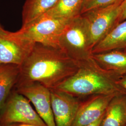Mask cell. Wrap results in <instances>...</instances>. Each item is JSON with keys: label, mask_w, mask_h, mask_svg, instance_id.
Masks as SVG:
<instances>
[{"label": "cell", "mask_w": 126, "mask_h": 126, "mask_svg": "<svg viewBox=\"0 0 126 126\" xmlns=\"http://www.w3.org/2000/svg\"><path fill=\"white\" fill-rule=\"evenodd\" d=\"M20 66L16 87L38 82L50 90L72 76L78 69V63L59 47L36 43Z\"/></svg>", "instance_id": "cell-1"}, {"label": "cell", "mask_w": 126, "mask_h": 126, "mask_svg": "<svg viewBox=\"0 0 126 126\" xmlns=\"http://www.w3.org/2000/svg\"><path fill=\"white\" fill-rule=\"evenodd\" d=\"M36 43L8 32L0 26V64L21 65Z\"/></svg>", "instance_id": "cell-7"}, {"label": "cell", "mask_w": 126, "mask_h": 126, "mask_svg": "<svg viewBox=\"0 0 126 126\" xmlns=\"http://www.w3.org/2000/svg\"><path fill=\"white\" fill-rule=\"evenodd\" d=\"M85 0H84V1H85Z\"/></svg>", "instance_id": "cell-25"}, {"label": "cell", "mask_w": 126, "mask_h": 126, "mask_svg": "<svg viewBox=\"0 0 126 126\" xmlns=\"http://www.w3.org/2000/svg\"><path fill=\"white\" fill-rule=\"evenodd\" d=\"M0 26H1V25H0Z\"/></svg>", "instance_id": "cell-24"}, {"label": "cell", "mask_w": 126, "mask_h": 126, "mask_svg": "<svg viewBox=\"0 0 126 126\" xmlns=\"http://www.w3.org/2000/svg\"><path fill=\"white\" fill-rule=\"evenodd\" d=\"M59 47L77 62L92 57L93 46L89 26L83 15L72 19L68 23L60 37Z\"/></svg>", "instance_id": "cell-3"}, {"label": "cell", "mask_w": 126, "mask_h": 126, "mask_svg": "<svg viewBox=\"0 0 126 126\" xmlns=\"http://www.w3.org/2000/svg\"><path fill=\"white\" fill-rule=\"evenodd\" d=\"M126 19V0H122L120 7V13L117 24Z\"/></svg>", "instance_id": "cell-18"}, {"label": "cell", "mask_w": 126, "mask_h": 126, "mask_svg": "<svg viewBox=\"0 0 126 126\" xmlns=\"http://www.w3.org/2000/svg\"><path fill=\"white\" fill-rule=\"evenodd\" d=\"M84 1V0H59L45 14L55 18L72 20L81 15Z\"/></svg>", "instance_id": "cell-15"}, {"label": "cell", "mask_w": 126, "mask_h": 126, "mask_svg": "<svg viewBox=\"0 0 126 126\" xmlns=\"http://www.w3.org/2000/svg\"><path fill=\"white\" fill-rule=\"evenodd\" d=\"M122 1L81 14L88 24L93 48L117 25Z\"/></svg>", "instance_id": "cell-6"}, {"label": "cell", "mask_w": 126, "mask_h": 126, "mask_svg": "<svg viewBox=\"0 0 126 126\" xmlns=\"http://www.w3.org/2000/svg\"><path fill=\"white\" fill-rule=\"evenodd\" d=\"M100 126H126V94L115 95L106 109Z\"/></svg>", "instance_id": "cell-13"}, {"label": "cell", "mask_w": 126, "mask_h": 126, "mask_svg": "<svg viewBox=\"0 0 126 126\" xmlns=\"http://www.w3.org/2000/svg\"><path fill=\"white\" fill-rule=\"evenodd\" d=\"M126 49V19L119 23L103 39L95 46L93 54Z\"/></svg>", "instance_id": "cell-12"}, {"label": "cell", "mask_w": 126, "mask_h": 126, "mask_svg": "<svg viewBox=\"0 0 126 126\" xmlns=\"http://www.w3.org/2000/svg\"><path fill=\"white\" fill-rule=\"evenodd\" d=\"M71 20L55 18L44 14L15 32L33 43L59 47L60 37Z\"/></svg>", "instance_id": "cell-4"}, {"label": "cell", "mask_w": 126, "mask_h": 126, "mask_svg": "<svg viewBox=\"0 0 126 126\" xmlns=\"http://www.w3.org/2000/svg\"><path fill=\"white\" fill-rule=\"evenodd\" d=\"M122 0H86L84 1L81 15L92 9L113 4Z\"/></svg>", "instance_id": "cell-17"}, {"label": "cell", "mask_w": 126, "mask_h": 126, "mask_svg": "<svg viewBox=\"0 0 126 126\" xmlns=\"http://www.w3.org/2000/svg\"><path fill=\"white\" fill-rule=\"evenodd\" d=\"M0 126H8L7 125H2V124H0Z\"/></svg>", "instance_id": "cell-22"}, {"label": "cell", "mask_w": 126, "mask_h": 126, "mask_svg": "<svg viewBox=\"0 0 126 126\" xmlns=\"http://www.w3.org/2000/svg\"><path fill=\"white\" fill-rule=\"evenodd\" d=\"M105 114V113H104ZM104 114L102 116L100 117L99 119L97 121H96V122H94L92 123V124H89L88 125H86V126H100V123H101V121L102 120V118L103 117L104 115Z\"/></svg>", "instance_id": "cell-20"}, {"label": "cell", "mask_w": 126, "mask_h": 126, "mask_svg": "<svg viewBox=\"0 0 126 126\" xmlns=\"http://www.w3.org/2000/svg\"><path fill=\"white\" fill-rule=\"evenodd\" d=\"M78 63L76 72L55 89L80 98L94 95L126 94L119 83L121 76L100 66L93 56Z\"/></svg>", "instance_id": "cell-2"}, {"label": "cell", "mask_w": 126, "mask_h": 126, "mask_svg": "<svg viewBox=\"0 0 126 126\" xmlns=\"http://www.w3.org/2000/svg\"><path fill=\"white\" fill-rule=\"evenodd\" d=\"M30 102L16 90L12 91L0 111V124L27 123L47 126Z\"/></svg>", "instance_id": "cell-5"}, {"label": "cell", "mask_w": 126, "mask_h": 126, "mask_svg": "<svg viewBox=\"0 0 126 126\" xmlns=\"http://www.w3.org/2000/svg\"><path fill=\"white\" fill-rule=\"evenodd\" d=\"M34 106L36 111L47 126H56L51 108L49 89L38 82L16 87Z\"/></svg>", "instance_id": "cell-9"}, {"label": "cell", "mask_w": 126, "mask_h": 126, "mask_svg": "<svg viewBox=\"0 0 126 126\" xmlns=\"http://www.w3.org/2000/svg\"><path fill=\"white\" fill-rule=\"evenodd\" d=\"M50 100L56 126H72L83 98L56 89H50Z\"/></svg>", "instance_id": "cell-8"}, {"label": "cell", "mask_w": 126, "mask_h": 126, "mask_svg": "<svg viewBox=\"0 0 126 126\" xmlns=\"http://www.w3.org/2000/svg\"><path fill=\"white\" fill-rule=\"evenodd\" d=\"M115 95H94L83 98L72 126H86L97 121Z\"/></svg>", "instance_id": "cell-10"}, {"label": "cell", "mask_w": 126, "mask_h": 126, "mask_svg": "<svg viewBox=\"0 0 126 126\" xmlns=\"http://www.w3.org/2000/svg\"><path fill=\"white\" fill-rule=\"evenodd\" d=\"M119 84L126 92V75L120 77L119 81Z\"/></svg>", "instance_id": "cell-19"}, {"label": "cell", "mask_w": 126, "mask_h": 126, "mask_svg": "<svg viewBox=\"0 0 126 126\" xmlns=\"http://www.w3.org/2000/svg\"><path fill=\"white\" fill-rule=\"evenodd\" d=\"M125 50V51H126V49H125V50Z\"/></svg>", "instance_id": "cell-23"}, {"label": "cell", "mask_w": 126, "mask_h": 126, "mask_svg": "<svg viewBox=\"0 0 126 126\" xmlns=\"http://www.w3.org/2000/svg\"><path fill=\"white\" fill-rule=\"evenodd\" d=\"M100 66L120 76L126 75V51L114 50L93 54Z\"/></svg>", "instance_id": "cell-11"}, {"label": "cell", "mask_w": 126, "mask_h": 126, "mask_svg": "<svg viewBox=\"0 0 126 126\" xmlns=\"http://www.w3.org/2000/svg\"><path fill=\"white\" fill-rule=\"evenodd\" d=\"M7 125L8 126H38L27 123H13L10 124H8Z\"/></svg>", "instance_id": "cell-21"}, {"label": "cell", "mask_w": 126, "mask_h": 126, "mask_svg": "<svg viewBox=\"0 0 126 126\" xmlns=\"http://www.w3.org/2000/svg\"><path fill=\"white\" fill-rule=\"evenodd\" d=\"M20 66L14 64H0V113L12 90L16 86Z\"/></svg>", "instance_id": "cell-14"}, {"label": "cell", "mask_w": 126, "mask_h": 126, "mask_svg": "<svg viewBox=\"0 0 126 126\" xmlns=\"http://www.w3.org/2000/svg\"><path fill=\"white\" fill-rule=\"evenodd\" d=\"M59 0H26L22 11V27L53 8Z\"/></svg>", "instance_id": "cell-16"}]
</instances>
